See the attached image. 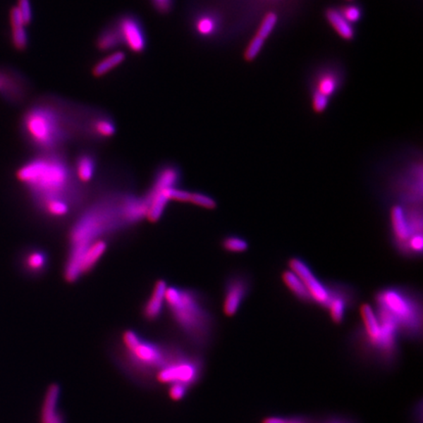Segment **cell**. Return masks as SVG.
Returning a JSON list of instances; mask_svg holds the SVG:
<instances>
[{
  "instance_id": "cell-19",
  "label": "cell",
  "mask_w": 423,
  "mask_h": 423,
  "mask_svg": "<svg viewBox=\"0 0 423 423\" xmlns=\"http://www.w3.org/2000/svg\"><path fill=\"white\" fill-rule=\"evenodd\" d=\"M281 278L286 288L290 291L292 295L295 297L299 302L306 305H313L311 296H309V292L307 290L306 287H305L303 282L293 271H290V269L284 271L281 274Z\"/></svg>"
},
{
  "instance_id": "cell-3",
  "label": "cell",
  "mask_w": 423,
  "mask_h": 423,
  "mask_svg": "<svg viewBox=\"0 0 423 423\" xmlns=\"http://www.w3.org/2000/svg\"><path fill=\"white\" fill-rule=\"evenodd\" d=\"M148 203L145 197L111 196L95 204L78 221L70 231V251H80L103 234L132 226L146 218Z\"/></svg>"
},
{
  "instance_id": "cell-30",
  "label": "cell",
  "mask_w": 423,
  "mask_h": 423,
  "mask_svg": "<svg viewBox=\"0 0 423 423\" xmlns=\"http://www.w3.org/2000/svg\"><path fill=\"white\" fill-rule=\"evenodd\" d=\"M276 23H278V15L274 13V12H269L263 22H262L260 29H259L258 37L261 39L266 40V37H269V35L273 32L274 27H276Z\"/></svg>"
},
{
  "instance_id": "cell-20",
  "label": "cell",
  "mask_w": 423,
  "mask_h": 423,
  "mask_svg": "<svg viewBox=\"0 0 423 423\" xmlns=\"http://www.w3.org/2000/svg\"><path fill=\"white\" fill-rule=\"evenodd\" d=\"M326 18L335 32L343 39L352 40L355 37V29L343 17L339 9L329 8L326 11Z\"/></svg>"
},
{
  "instance_id": "cell-6",
  "label": "cell",
  "mask_w": 423,
  "mask_h": 423,
  "mask_svg": "<svg viewBox=\"0 0 423 423\" xmlns=\"http://www.w3.org/2000/svg\"><path fill=\"white\" fill-rule=\"evenodd\" d=\"M374 309L397 327L401 338L420 341L422 337V298L407 286H390L375 291Z\"/></svg>"
},
{
  "instance_id": "cell-8",
  "label": "cell",
  "mask_w": 423,
  "mask_h": 423,
  "mask_svg": "<svg viewBox=\"0 0 423 423\" xmlns=\"http://www.w3.org/2000/svg\"><path fill=\"white\" fill-rule=\"evenodd\" d=\"M389 208V234L395 250L410 260L422 258V207L393 205Z\"/></svg>"
},
{
  "instance_id": "cell-18",
  "label": "cell",
  "mask_w": 423,
  "mask_h": 423,
  "mask_svg": "<svg viewBox=\"0 0 423 423\" xmlns=\"http://www.w3.org/2000/svg\"><path fill=\"white\" fill-rule=\"evenodd\" d=\"M49 261V255L47 252L40 250V249H31L24 254L23 266L29 274H42L47 271Z\"/></svg>"
},
{
  "instance_id": "cell-21",
  "label": "cell",
  "mask_w": 423,
  "mask_h": 423,
  "mask_svg": "<svg viewBox=\"0 0 423 423\" xmlns=\"http://www.w3.org/2000/svg\"><path fill=\"white\" fill-rule=\"evenodd\" d=\"M97 170L95 158L88 153L80 154L75 164V176L80 183H90L94 176Z\"/></svg>"
},
{
  "instance_id": "cell-15",
  "label": "cell",
  "mask_w": 423,
  "mask_h": 423,
  "mask_svg": "<svg viewBox=\"0 0 423 423\" xmlns=\"http://www.w3.org/2000/svg\"><path fill=\"white\" fill-rule=\"evenodd\" d=\"M60 397L61 386L58 384H50L42 402L40 423H66V417L59 407Z\"/></svg>"
},
{
  "instance_id": "cell-32",
  "label": "cell",
  "mask_w": 423,
  "mask_h": 423,
  "mask_svg": "<svg viewBox=\"0 0 423 423\" xmlns=\"http://www.w3.org/2000/svg\"><path fill=\"white\" fill-rule=\"evenodd\" d=\"M19 12L22 21L26 26H29L32 21V8L31 0H18L17 5H15Z\"/></svg>"
},
{
  "instance_id": "cell-34",
  "label": "cell",
  "mask_w": 423,
  "mask_h": 423,
  "mask_svg": "<svg viewBox=\"0 0 423 423\" xmlns=\"http://www.w3.org/2000/svg\"><path fill=\"white\" fill-rule=\"evenodd\" d=\"M168 396L173 402H180L185 399L188 392L190 391L188 388L183 386L180 384L171 385L167 389Z\"/></svg>"
},
{
  "instance_id": "cell-12",
  "label": "cell",
  "mask_w": 423,
  "mask_h": 423,
  "mask_svg": "<svg viewBox=\"0 0 423 423\" xmlns=\"http://www.w3.org/2000/svg\"><path fill=\"white\" fill-rule=\"evenodd\" d=\"M250 274L236 271L225 282L223 287V312L226 317H231L238 313L252 290Z\"/></svg>"
},
{
  "instance_id": "cell-23",
  "label": "cell",
  "mask_w": 423,
  "mask_h": 423,
  "mask_svg": "<svg viewBox=\"0 0 423 423\" xmlns=\"http://www.w3.org/2000/svg\"><path fill=\"white\" fill-rule=\"evenodd\" d=\"M125 54L123 51H113L109 55L103 58L99 62L94 65L92 74L94 77L102 78L107 75L111 70L119 67L125 61Z\"/></svg>"
},
{
  "instance_id": "cell-4",
  "label": "cell",
  "mask_w": 423,
  "mask_h": 423,
  "mask_svg": "<svg viewBox=\"0 0 423 423\" xmlns=\"http://www.w3.org/2000/svg\"><path fill=\"white\" fill-rule=\"evenodd\" d=\"M361 322L352 333V344L359 354L384 367H391L399 359L400 336L391 321L376 313L372 305L360 308Z\"/></svg>"
},
{
  "instance_id": "cell-29",
  "label": "cell",
  "mask_w": 423,
  "mask_h": 423,
  "mask_svg": "<svg viewBox=\"0 0 423 423\" xmlns=\"http://www.w3.org/2000/svg\"><path fill=\"white\" fill-rule=\"evenodd\" d=\"M190 203L198 206V207L209 209V210H213L218 206L215 199L207 194L200 192L191 193Z\"/></svg>"
},
{
  "instance_id": "cell-11",
  "label": "cell",
  "mask_w": 423,
  "mask_h": 423,
  "mask_svg": "<svg viewBox=\"0 0 423 423\" xmlns=\"http://www.w3.org/2000/svg\"><path fill=\"white\" fill-rule=\"evenodd\" d=\"M288 266L303 282L311 296L313 305L326 309L329 301V281L324 282L319 278L309 264L299 257H292L289 259Z\"/></svg>"
},
{
  "instance_id": "cell-35",
  "label": "cell",
  "mask_w": 423,
  "mask_h": 423,
  "mask_svg": "<svg viewBox=\"0 0 423 423\" xmlns=\"http://www.w3.org/2000/svg\"><path fill=\"white\" fill-rule=\"evenodd\" d=\"M329 97L321 94V92L314 90L313 92V108L317 113L324 112L329 106Z\"/></svg>"
},
{
  "instance_id": "cell-33",
  "label": "cell",
  "mask_w": 423,
  "mask_h": 423,
  "mask_svg": "<svg viewBox=\"0 0 423 423\" xmlns=\"http://www.w3.org/2000/svg\"><path fill=\"white\" fill-rule=\"evenodd\" d=\"M264 44V39H261L258 35H256V37L251 40L250 44L248 45V47H247V49L245 50V53H244V57H245L247 61H252V60L255 59V58L258 56L259 53H260L262 49H263Z\"/></svg>"
},
{
  "instance_id": "cell-2",
  "label": "cell",
  "mask_w": 423,
  "mask_h": 423,
  "mask_svg": "<svg viewBox=\"0 0 423 423\" xmlns=\"http://www.w3.org/2000/svg\"><path fill=\"white\" fill-rule=\"evenodd\" d=\"M185 351L178 345L152 341L127 329L121 334L113 360L133 384L142 389L156 390L161 375Z\"/></svg>"
},
{
  "instance_id": "cell-5",
  "label": "cell",
  "mask_w": 423,
  "mask_h": 423,
  "mask_svg": "<svg viewBox=\"0 0 423 423\" xmlns=\"http://www.w3.org/2000/svg\"><path fill=\"white\" fill-rule=\"evenodd\" d=\"M165 305L190 346L203 350L210 345L215 321L199 292L168 286Z\"/></svg>"
},
{
  "instance_id": "cell-17",
  "label": "cell",
  "mask_w": 423,
  "mask_h": 423,
  "mask_svg": "<svg viewBox=\"0 0 423 423\" xmlns=\"http://www.w3.org/2000/svg\"><path fill=\"white\" fill-rule=\"evenodd\" d=\"M9 22L11 27L10 39H11L12 47L18 51H25L29 45V35L27 32V26L23 23L16 6L10 9Z\"/></svg>"
},
{
  "instance_id": "cell-27",
  "label": "cell",
  "mask_w": 423,
  "mask_h": 423,
  "mask_svg": "<svg viewBox=\"0 0 423 423\" xmlns=\"http://www.w3.org/2000/svg\"><path fill=\"white\" fill-rule=\"evenodd\" d=\"M223 250L228 253H244L249 249L248 241L238 235H226L221 241Z\"/></svg>"
},
{
  "instance_id": "cell-10",
  "label": "cell",
  "mask_w": 423,
  "mask_h": 423,
  "mask_svg": "<svg viewBox=\"0 0 423 423\" xmlns=\"http://www.w3.org/2000/svg\"><path fill=\"white\" fill-rule=\"evenodd\" d=\"M329 301L326 311L331 321L336 326L343 324L346 316L356 306L359 294L354 288L345 282L329 281Z\"/></svg>"
},
{
  "instance_id": "cell-28",
  "label": "cell",
  "mask_w": 423,
  "mask_h": 423,
  "mask_svg": "<svg viewBox=\"0 0 423 423\" xmlns=\"http://www.w3.org/2000/svg\"><path fill=\"white\" fill-rule=\"evenodd\" d=\"M262 423H317L311 417L306 415H290V417H279V415H271L264 417Z\"/></svg>"
},
{
  "instance_id": "cell-7",
  "label": "cell",
  "mask_w": 423,
  "mask_h": 423,
  "mask_svg": "<svg viewBox=\"0 0 423 423\" xmlns=\"http://www.w3.org/2000/svg\"><path fill=\"white\" fill-rule=\"evenodd\" d=\"M23 135L32 146L40 150H51L67 137V128L63 116L53 106L37 103L23 115Z\"/></svg>"
},
{
  "instance_id": "cell-22",
  "label": "cell",
  "mask_w": 423,
  "mask_h": 423,
  "mask_svg": "<svg viewBox=\"0 0 423 423\" xmlns=\"http://www.w3.org/2000/svg\"><path fill=\"white\" fill-rule=\"evenodd\" d=\"M317 87L314 90L329 97L335 94L340 87V77L334 70H324L317 75Z\"/></svg>"
},
{
  "instance_id": "cell-25",
  "label": "cell",
  "mask_w": 423,
  "mask_h": 423,
  "mask_svg": "<svg viewBox=\"0 0 423 423\" xmlns=\"http://www.w3.org/2000/svg\"><path fill=\"white\" fill-rule=\"evenodd\" d=\"M218 27V18L211 13L199 15L194 21V29L201 37H211V35L215 34Z\"/></svg>"
},
{
  "instance_id": "cell-36",
  "label": "cell",
  "mask_w": 423,
  "mask_h": 423,
  "mask_svg": "<svg viewBox=\"0 0 423 423\" xmlns=\"http://www.w3.org/2000/svg\"><path fill=\"white\" fill-rule=\"evenodd\" d=\"M156 10L160 13H168L172 9L173 0H151Z\"/></svg>"
},
{
  "instance_id": "cell-13",
  "label": "cell",
  "mask_w": 423,
  "mask_h": 423,
  "mask_svg": "<svg viewBox=\"0 0 423 423\" xmlns=\"http://www.w3.org/2000/svg\"><path fill=\"white\" fill-rule=\"evenodd\" d=\"M119 32L121 42L135 53H142L147 45L145 27L137 17L123 15L115 25Z\"/></svg>"
},
{
  "instance_id": "cell-24",
  "label": "cell",
  "mask_w": 423,
  "mask_h": 423,
  "mask_svg": "<svg viewBox=\"0 0 423 423\" xmlns=\"http://www.w3.org/2000/svg\"><path fill=\"white\" fill-rule=\"evenodd\" d=\"M122 42L115 25L105 27L97 37V45L100 51H113Z\"/></svg>"
},
{
  "instance_id": "cell-14",
  "label": "cell",
  "mask_w": 423,
  "mask_h": 423,
  "mask_svg": "<svg viewBox=\"0 0 423 423\" xmlns=\"http://www.w3.org/2000/svg\"><path fill=\"white\" fill-rule=\"evenodd\" d=\"M27 85L23 75L9 68H0V97L18 104L26 98Z\"/></svg>"
},
{
  "instance_id": "cell-16",
  "label": "cell",
  "mask_w": 423,
  "mask_h": 423,
  "mask_svg": "<svg viewBox=\"0 0 423 423\" xmlns=\"http://www.w3.org/2000/svg\"><path fill=\"white\" fill-rule=\"evenodd\" d=\"M168 284L164 279H159L153 288L150 298L143 307L142 314L147 321H153L158 319L163 313L165 307V296Z\"/></svg>"
},
{
  "instance_id": "cell-1",
  "label": "cell",
  "mask_w": 423,
  "mask_h": 423,
  "mask_svg": "<svg viewBox=\"0 0 423 423\" xmlns=\"http://www.w3.org/2000/svg\"><path fill=\"white\" fill-rule=\"evenodd\" d=\"M16 176L49 218H67L80 202V191L75 183L78 180H75L70 166L59 156L32 159L19 168Z\"/></svg>"
},
{
  "instance_id": "cell-31",
  "label": "cell",
  "mask_w": 423,
  "mask_h": 423,
  "mask_svg": "<svg viewBox=\"0 0 423 423\" xmlns=\"http://www.w3.org/2000/svg\"><path fill=\"white\" fill-rule=\"evenodd\" d=\"M339 11L351 25L357 24L362 18V9L357 5H347L343 8L339 9Z\"/></svg>"
},
{
  "instance_id": "cell-26",
  "label": "cell",
  "mask_w": 423,
  "mask_h": 423,
  "mask_svg": "<svg viewBox=\"0 0 423 423\" xmlns=\"http://www.w3.org/2000/svg\"><path fill=\"white\" fill-rule=\"evenodd\" d=\"M90 128H92L93 135L99 138L112 137L116 133L115 123L110 118H97L93 121Z\"/></svg>"
},
{
  "instance_id": "cell-9",
  "label": "cell",
  "mask_w": 423,
  "mask_h": 423,
  "mask_svg": "<svg viewBox=\"0 0 423 423\" xmlns=\"http://www.w3.org/2000/svg\"><path fill=\"white\" fill-rule=\"evenodd\" d=\"M381 195L389 207L393 205L422 207V160L410 161L388 176Z\"/></svg>"
},
{
  "instance_id": "cell-37",
  "label": "cell",
  "mask_w": 423,
  "mask_h": 423,
  "mask_svg": "<svg viewBox=\"0 0 423 423\" xmlns=\"http://www.w3.org/2000/svg\"><path fill=\"white\" fill-rule=\"evenodd\" d=\"M321 423H352V420L341 417H329Z\"/></svg>"
}]
</instances>
